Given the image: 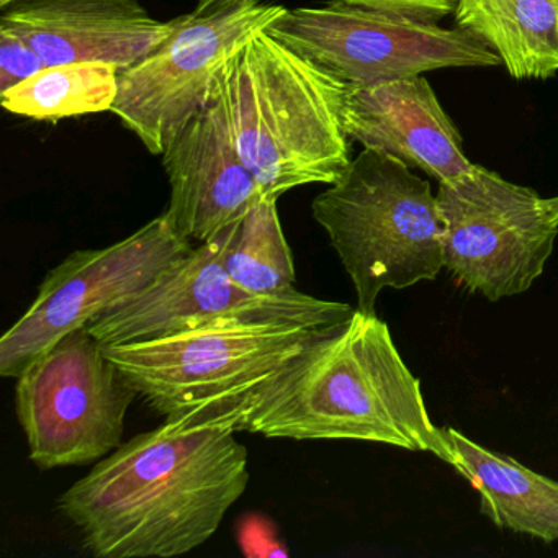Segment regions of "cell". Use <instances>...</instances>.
I'll list each match as a JSON object with an SVG mask.
<instances>
[{
	"instance_id": "obj_21",
	"label": "cell",
	"mask_w": 558,
	"mask_h": 558,
	"mask_svg": "<svg viewBox=\"0 0 558 558\" xmlns=\"http://www.w3.org/2000/svg\"><path fill=\"white\" fill-rule=\"evenodd\" d=\"M259 0H197L194 14L215 15L257 4Z\"/></svg>"
},
{
	"instance_id": "obj_1",
	"label": "cell",
	"mask_w": 558,
	"mask_h": 558,
	"mask_svg": "<svg viewBox=\"0 0 558 558\" xmlns=\"http://www.w3.org/2000/svg\"><path fill=\"white\" fill-rule=\"evenodd\" d=\"M227 420L165 421L61 493L58 509L99 558L181 557L214 537L250 485Z\"/></svg>"
},
{
	"instance_id": "obj_4",
	"label": "cell",
	"mask_w": 558,
	"mask_h": 558,
	"mask_svg": "<svg viewBox=\"0 0 558 558\" xmlns=\"http://www.w3.org/2000/svg\"><path fill=\"white\" fill-rule=\"evenodd\" d=\"M312 211L354 283L361 312L375 313L381 290L433 282L444 269L437 195L395 156L362 149Z\"/></svg>"
},
{
	"instance_id": "obj_11",
	"label": "cell",
	"mask_w": 558,
	"mask_h": 558,
	"mask_svg": "<svg viewBox=\"0 0 558 558\" xmlns=\"http://www.w3.org/2000/svg\"><path fill=\"white\" fill-rule=\"evenodd\" d=\"M286 11L283 5L257 2L221 14L191 12L174 19L171 35L119 74L110 112L151 155L161 156L179 130L214 99L228 58Z\"/></svg>"
},
{
	"instance_id": "obj_3",
	"label": "cell",
	"mask_w": 558,
	"mask_h": 558,
	"mask_svg": "<svg viewBox=\"0 0 558 558\" xmlns=\"http://www.w3.org/2000/svg\"><path fill=\"white\" fill-rule=\"evenodd\" d=\"M345 93L348 84L267 31L228 58L214 96L264 197L279 201L293 189L341 178L352 161Z\"/></svg>"
},
{
	"instance_id": "obj_17",
	"label": "cell",
	"mask_w": 558,
	"mask_h": 558,
	"mask_svg": "<svg viewBox=\"0 0 558 558\" xmlns=\"http://www.w3.org/2000/svg\"><path fill=\"white\" fill-rule=\"evenodd\" d=\"M120 71L106 63L47 66L31 80L0 94L4 110L35 122L110 112L119 94Z\"/></svg>"
},
{
	"instance_id": "obj_15",
	"label": "cell",
	"mask_w": 558,
	"mask_h": 558,
	"mask_svg": "<svg viewBox=\"0 0 558 558\" xmlns=\"http://www.w3.org/2000/svg\"><path fill=\"white\" fill-rule=\"evenodd\" d=\"M452 466L480 495V509L499 529L558 541V482L511 457L485 449L453 427L444 429Z\"/></svg>"
},
{
	"instance_id": "obj_16",
	"label": "cell",
	"mask_w": 558,
	"mask_h": 558,
	"mask_svg": "<svg viewBox=\"0 0 558 558\" xmlns=\"http://www.w3.org/2000/svg\"><path fill=\"white\" fill-rule=\"evenodd\" d=\"M457 27L473 32L518 81L558 74V0H457Z\"/></svg>"
},
{
	"instance_id": "obj_9",
	"label": "cell",
	"mask_w": 558,
	"mask_h": 558,
	"mask_svg": "<svg viewBox=\"0 0 558 558\" xmlns=\"http://www.w3.org/2000/svg\"><path fill=\"white\" fill-rule=\"evenodd\" d=\"M444 269L489 302L531 289L554 253L558 225L534 189L473 165L437 192Z\"/></svg>"
},
{
	"instance_id": "obj_8",
	"label": "cell",
	"mask_w": 558,
	"mask_h": 558,
	"mask_svg": "<svg viewBox=\"0 0 558 558\" xmlns=\"http://www.w3.org/2000/svg\"><path fill=\"white\" fill-rule=\"evenodd\" d=\"M192 251L191 240L165 211L119 243L70 254L0 339V375L17 378L64 336L148 289Z\"/></svg>"
},
{
	"instance_id": "obj_10",
	"label": "cell",
	"mask_w": 558,
	"mask_h": 558,
	"mask_svg": "<svg viewBox=\"0 0 558 558\" xmlns=\"http://www.w3.org/2000/svg\"><path fill=\"white\" fill-rule=\"evenodd\" d=\"M234 227L198 244L181 264L138 295L94 318L87 331L102 345H125L227 319L331 328L354 313L348 303L316 299L300 290L267 296L238 286L225 267Z\"/></svg>"
},
{
	"instance_id": "obj_22",
	"label": "cell",
	"mask_w": 558,
	"mask_h": 558,
	"mask_svg": "<svg viewBox=\"0 0 558 558\" xmlns=\"http://www.w3.org/2000/svg\"><path fill=\"white\" fill-rule=\"evenodd\" d=\"M544 204L548 215H550L551 221L558 225V195L557 197L544 198Z\"/></svg>"
},
{
	"instance_id": "obj_19",
	"label": "cell",
	"mask_w": 558,
	"mask_h": 558,
	"mask_svg": "<svg viewBox=\"0 0 558 558\" xmlns=\"http://www.w3.org/2000/svg\"><path fill=\"white\" fill-rule=\"evenodd\" d=\"M47 64L40 54L9 28L0 27V94L31 80Z\"/></svg>"
},
{
	"instance_id": "obj_5",
	"label": "cell",
	"mask_w": 558,
	"mask_h": 558,
	"mask_svg": "<svg viewBox=\"0 0 558 558\" xmlns=\"http://www.w3.org/2000/svg\"><path fill=\"white\" fill-rule=\"evenodd\" d=\"M325 329L227 319L153 341L104 348L165 421L218 420Z\"/></svg>"
},
{
	"instance_id": "obj_13",
	"label": "cell",
	"mask_w": 558,
	"mask_h": 558,
	"mask_svg": "<svg viewBox=\"0 0 558 558\" xmlns=\"http://www.w3.org/2000/svg\"><path fill=\"white\" fill-rule=\"evenodd\" d=\"M0 27L31 45L47 66L106 63L123 73L174 28L140 0H25L4 9Z\"/></svg>"
},
{
	"instance_id": "obj_20",
	"label": "cell",
	"mask_w": 558,
	"mask_h": 558,
	"mask_svg": "<svg viewBox=\"0 0 558 558\" xmlns=\"http://www.w3.org/2000/svg\"><path fill=\"white\" fill-rule=\"evenodd\" d=\"M349 5L403 15L414 21L439 24L444 19L453 15L457 0H341Z\"/></svg>"
},
{
	"instance_id": "obj_7",
	"label": "cell",
	"mask_w": 558,
	"mask_h": 558,
	"mask_svg": "<svg viewBox=\"0 0 558 558\" xmlns=\"http://www.w3.org/2000/svg\"><path fill=\"white\" fill-rule=\"evenodd\" d=\"M267 32L348 86L501 64L498 54L466 28H444L341 0L323 8L287 9Z\"/></svg>"
},
{
	"instance_id": "obj_23",
	"label": "cell",
	"mask_w": 558,
	"mask_h": 558,
	"mask_svg": "<svg viewBox=\"0 0 558 558\" xmlns=\"http://www.w3.org/2000/svg\"><path fill=\"white\" fill-rule=\"evenodd\" d=\"M19 2H25V0H0V8L8 9L11 5L19 4Z\"/></svg>"
},
{
	"instance_id": "obj_14",
	"label": "cell",
	"mask_w": 558,
	"mask_h": 558,
	"mask_svg": "<svg viewBox=\"0 0 558 558\" xmlns=\"http://www.w3.org/2000/svg\"><path fill=\"white\" fill-rule=\"evenodd\" d=\"M344 129L364 148L395 156L439 184L473 168L456 123L424 76L348 86Z\"/></svg>"
},
{
	"instance_id": "obj_18",
	"label": "cell",
	"mask_w": 558,
	"mask_h": 558,
	"mask_svg": "<svg viewBox=\"0 0 558 558\" xmlns=\"http://www.w3.org/2000/svg\"><path fill=\"white\" fill-rule=\"evenodd\" d=\"M277 198L264 197L234 227L225 253L231 279L256 295L296 292L292 250L280 225Z\"/></svg>"
},
{
	"instance_id": "obj_6",
	"label": "cell",
	"mask_w": 558,
	"mask_h": 558,
	"mask_svg": "<svg viewBox=\"0 0 558 558\" xmlns=\"http://www.w3.org/2000/svg\"><path fill=\"white\" fill-rule=\"evenodd\" d=\"M138 391L106 348L80 328L15 378V413L41 470L100 462L122 446Z\"/></svg>"
},
{
	"instance_id": "obj_12",
	"label": "cell",
	"mask_w": 558,
	"mask_h": 558,
	"mask_svg": "<svg viewBox=\"0 0 558 558\" xmlns=\"http://www.w3.org/2000/svg\"><path fill=\"white\" fill-rule=\"evenodd\" d=\"M161 158L171 191L166 214L191 241L218 236L264 198L215 96L179 130Z\"/></svg>"
},
{
	"instance_id": "obj_2",
	"label": "cell",
	"mask_w": 558,
	"mask_h": 558,
	"mask_svg": "<svg viewBox=\"0 0 558 558\" xmlns=\"http://www.w3.org/2000/svg\"><path fill=\"white\" fill-rule=\"evenodd\" d=\"M218 420L269 439L362 440L453 462L387 323L361 310L316 336Z\"/></svg>"
}]
</instances>
